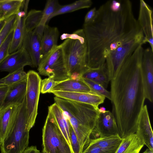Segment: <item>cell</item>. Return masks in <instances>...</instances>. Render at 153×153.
Here are the masks:
<instances>
[{"mask_svg":"<svg viewBox=\"0 0 153 153\" xmlns=\"http://www.w3.org/2000/svg\"><path fill=\"white\" fill-rule=\"evenodd\" d=\"M89 68L102 66L129 55L145 43L143 31L129 0H109L97 10L91 23L83 25Z\"/></svg>","mask_w":153,"mask_h":153,"instance_id":"obj_1","label":"cell"},{"mask_svg":"<svg viewBox=\"0 0 153 153\" xmlns=\"http://www.w3.org/2000/svg\"><path fill=\"white\" fill-rule=\"evenodd\" d=\"M143 51L142 45H139L111 81L112 113L122 139L135 133L144 105L146 98L141 71Z\"/></svg>","mask_w":153,"mask_h":153,"instance_id":"obj_2","label":"cell"},{"mask_svg":"<svg viewBox=\"0 0 153 153\" xmlns=\"http://www.w3.org/2000/svg\"><path fill=\"white\" fill-rule=\"evenodd\" d=\"M54 100L72 127L83 150L89 143L99 114L98 110L90 104L57 97Z\"/></svg>","mask_w":153,"mask_h":153,"instance_id":"obj_3","label":"cell"},{"mask_svg":"<svg viewBox=\"0 0 153 153\" xmlns=\"http://www.w3.org/2000/svg\"><path fill=\"white\" fill-rule=\"evenodd\" d=\"M61 39H66L61 44L67 74L70 79L80 80L82 75L89 68L87 65V46L83 29L72 33H64Z\"/></svg>","mask_w":153,"mask_h":153,"instance_id":"obj_4","label":"cell"},{"mask_svg":"<svg viewBox=\"0 0 153 153\" xmlns=\"http://www.w3.org/2000/svg\"><path fill=\"white\" fill-rule=\"evenodd\" d=\"M33 127L26 114L25 96L20 104L0 146L1 153H22L28 147L29 131Z\"/></svg>","mask_w":153,"mask_h":153,"instance_id":"obj_5","label":"cell"},{"mask_svg":"<svg viewBox=\"0 0 153 153\" xmlns=\"http://www.w3.org/2000/svg\"><path fill=\"white\" fill-rule=\"evenodd\" d=\"M43 153H73L51 111L48 114L42 129Z\"/></svg>","mask_w":153,"mask_h":153,"instance_id":"obj_6","label":"cell"},{"mask_svg":"<svg viewBox=\"0 0 153 153\" xmlns=\"http://www.w3.org/2000/svg\"><path fill=\"white\" fill-rule=\"evenodd\" d=\"M37 68L40 74L53 78L55 81L61 82L70 79L66 71L61 44L41 59Z\"/></svg>","mask_w":153,"mask_h":153,"instance_id":"obj_7","label":"cell"},{"mask_svg":"<svg viewBox=\"0 0 153 153\" xmlns=\"http://www.w3.org/2000/svg\"><path fill=\"white\" fill-rule=\"evenodd\" d=\"M41 80L36 71L30 70L27 73L25 95L26 114L29 123L33 127L37 114Z\"/></svg>","mask_w":153,"mask_h":153,"instance_id":"obj_8","label":"cell"},{"mask_svg":"<svg viewBox=\"0 0 153 153\" xmlns=\"http://www.w3.org/2000/svg\"><path fill=\"white\" fill-rule=\"evenodd\" d=\"M44 26L39 25L31 31H25L22 47L27 52L35 67L38 68L41 60V42Z\"/></svg>","mask_w":153,"mask_h":153,"instance_id":"obj_9","label":"cell"},{"mask_svg":"<svg viewBox=\"0 0 153 153\" xmlns=\"http://www.w3.org/2000/svg\"><path fill=\"white\" fill-rule=\"evenodd\" d=\"M142 75L145 98L153 100V51L151 48L144 50L141 64Z\"/></svg>","mask_w":153,"mask_h":153,"instance_id":"obj_10","label":"cell"},{"mask_svg":"<svg viewBox=\"0 0 153 153\" xmlns=\"http://www.w3.org/2000/svg\"><path fill=\"white\" fill-rule=\"evenodd\" d=\"M119 134L116 121L112 113L106 111L105 113H99L95 126L91 136L94 139Z\"/></svg>","mask_w":153,"mask_h":153,"instance_id":"obj_11","label":"cell"},{"mask_svg":"<svg viewBox=\"0 0 153 153\" xmlns=\"http://www.w3.org/2000/svg\"><path fill=\"white\" fill-rule=\"evenodd\" d=\"M29 65L33 67L30 57L27 51L22 47L10 54L0 63V71L11 73Z\"/></svg>","mask_w":153,"mask_h":153,"instance_id":"obj_12","label":"cell"},{"mask_svg":"<svg viewBox=\"0 0 153 153\" xmlns=\"http://www.w3.org/2000/svg\"><path fill=\"white\" fill-rule=\"evenodd\" d=\"M153 10L143 0L140 1L138 23L143 32L145 43H149L153 51Z\"/></svg>","mask_w":153,"mask_h":153,"instance_id":"obj_13","label":"cell"},{"mask_svg":"<svg viewBox=\"0 0 153 153\" xmlns=\"http://www.w3.org/2000/svg\"><path fill=\"white\" fill-rule=\"evenodd\" d=\"M135 134L144 145L153 152V132L146 105H144L140 113Z\"/></svg>","mask_w":153,"mask_h":153,"instance_id":"obj_14","label":"cell"},{"mask_svg":"<svg viewBox=\"0 0 153 153\" xmlns=\"http://www.w3.org/2000/svg\"><path fill=\"white\" fill-rule=\"evenodd\" d=\"M51 93L56 97L60 98L91 105L97 110L99 109V105L104 102L105 98L104 96L90 93L62 91H54Z\"/></svg>","mask_w":153,"mask_h":153,"instance_id":"obj_15","label":"cell"},{"mask_svg":"<svg viewBox=\"0 0 153 153\" xmlns=\"http://www.w3.org/2000/svg\"><path fill=\"white\" fill-rule=\"evenodd\" d=\"M27 7L22 8L16 14V24L10 45V54L15 52L22 47L25 31V20L27 13Z\"/></svg>","mask_w":153,"mask_h":153,"instance_id":"obj_16","label":"cell"},{"mask_svg":"<svg viewBox=\"0 0 153 153\" xmlns=\"http://www.w3.org/2000/svg\"><path fill=\"white\" fill-rule=\"evenodd\" d=\"M22 101L2 107L0 109V146L2 143L8 128L17 113L19 105Z\"/></svg>","mask_w":153,"mask_h":153,"instance_id":"obj_17","label":"cell"},{"mask_svg":"<svg viewBox=\"0 0 153 153\" xmlns=\"http://www.w3.org/2000/svg\"><path fill=\"white\" fill-rule=\"evenodd\" d=\"M59 36L57 27H51L47 24L45 25L41 42V59L57 45Z\"/></svg>","mask_w":153,"mask_h":153,"instance_id":"obj_18","label":"cell"},{"mask_svg":"<svg viewBox=\"0 0 153 153\" xmlns=\"http://www.w3.org/2000/svg\"><path fill=\"white\" fill-rule=\"evenodd\" d=\"M27 78L8 86V90L2 107L16 103L23 100L26 95Z\"/></svg>","mask_w":153,"mask_h":153,"instance_id":"obj_19","label":"cell"},{"mask_svg":"<svg viewBox=\"0 0 153 153\" xmlns=\"http://www.w3.org/2000/svg\"><path fill=\"white\" fill-rule=\"evenodd\" d=\"M122 140L119 134H117L90 139L89 143L97 146L106 153H115Z\"/></svg>","mask_w":153,"mask_h":153,"instance_id":"obj_20","label":"cell"},{"mask_svg":"<svg viewBox=\"0 0 153 153\" xmlns=\"http://www.w3.org/2000/svg\"><path fill=\"white\" fill-rule=\"evenodd\" d=\"M54 91L90 93L88 86L82 80L68 79L60 82L54 87L50 93Z\"/></svg>","mask_w":153,"mask_h":153,"instance_id":"obj_21","label":"cell"},{"mask_svg":"<svg viewBox=\"0 0 153 153\" xmlns=\"http://www.w3.org/2000/svg\"><path fill=\"white\" fill-rule=\"evenodd\" d=\"M82 78L97 83L105 88H107L110 81L105 63L98 68H89L82 75Z\"/></svg>","mask_w":153,"mask_h":153,"instance_id":"obj_22","label":"cell"},{"mask_svg":"<svg viewBox=\"0 0 153 153\" xmlns=\"http://www.w3.org/2000/svg\"><path fill=\"white\" fill-rule=\"evenodd\" d=\"M144 145L135 134H131L123 139L115 153H139Z\"/></svg>","mask_w":153,"mask_h":153,"instance_id":"obj_23","label":"cell"},{"mask_svg":"<svg viewBox=\"0 0 153 153\" xmlns=\"http://www.w3.org/2000/svg\"><path fill=\"white\" fill-rule=\"evenodd\" d=\"M48 109L52 112L63 134L71 146L69 122L65 118L62 110L56 103L49 106Z\"/></svg>","mask_w":153,"mask_h":153,"instance_id":"obj_24","label":"cell"},{"mask_svg":"<svg viewBox=\"0 0 153 153\" xmlns=\"http://www.w3.org/2000/svg\"><path fill=\"white\" fill-rule=\"evenodd\" d=\"M25 0H0V14L6 19L16 14L21 10Z\"/></svg>","mask_w":153,"mask_h":153,"instance_id":"obj_25","label":"cell"},{"mask_svg":"<svg viewBox=\"0 0 153 153\" xmlns=\"http://www.w3.org/2000/svg\"><path fill=\"white\" fill-rule=\"evenodd\" d=\"M92 4V1L91 0H79L70 4L61 5L60 7L49 17L47 22L52 18L57 15L82 9L89 8L91 6Z\"/></svg>","mask_w":153,"mask_h":153,"instance_id":"obj_26","label":"cell"},{"mask_svg":"<svg viewBox=\"0 0 153 153\" xmlns=\"http://www.w3.org/2000/svg\"><path fill=\"white\" fill-rule=\"evenodd\" d=\"M42 10L32 9L27 13L25 20V31H33L39 24L42 16Z\"/></svg>","mask_w":153,"mask_h":153,"instance_id":"obj_27","label":"cell"},{"mask_svg":"<svg viewBox=\"0 0 153 153\" xmlns=\"http://www.w3.org/2000/svg\"><path fill=\"white\" fill-rule=\"evenodd\" d=\"M58 0H48L43 11L42 17L39 25L44 26L49 17L61 7Z\"/></svg>","mask_w":153,"mask_h":153,"instance_id":"obj_28","label":"cell"},{"mask_svg":"<svg viewBox=\"0 0 153 153\" xmlns=\"http://www.w3.org/2000/svg\"><path fill=\"white\" fill-rule=\"evenodd\" d=\"M27 77V73L24 68L20 69L11 73H9L4 77L0 79L5 85L9 86L15 83L21 81Z\"/></svg>","mask_w":153,"mask_h":153,"instance_id":"obj_29","label":"cell"},{"mask_svg":"<svg viewBox=\"0 0 153 153\" xmlns=\"http://www.w3.org/2000/svg\"><path fill=\"white\" fill-rule=\"evenodd\" d=\"M16 14L6 19L5 24L0 32V47L9 34L14 29L17 22Z\"/></svg>","mask_w":153,"mask_h":153,"instance_id":"obj_30","label":"cell"},{"mask_svg":"<svg viewBox=\"0 0 153 153\" xmlns=\"http://www.w3.org/2000/svg\"><path fill=\"white\" fill-rule=\"evenodd\" d=\"M82 79L89 87L91 90L90 93L104 96L111 100L110 92L107 91L102 86L86 79L82 78Z\"/></svg>","mask_w":153,"mask_h":153,"instance_id":"obj_31","label":"cell"},{"mask_svg":"<svg viewBox=\"0 0 153 153\" xmlns=\"http://www.w3.org/2000/svg\"><path fill=\"white\" fill-rule=\"evenodd\" d=\"M14 30L9 34L0 47V64L10 54L9 50Z\"/></svg>","mask_w":153,"mask_h":153,"instance_id":"obj_32","label":"cell"},{"mask_svg":"<svg viewBox=\"0 0 153 153\" xmlns=\"http://www.w3.org/2000/svg\"><path fill=\"white\" fill-rule=\"evenodd\" d=\"M60 82L55 81L53 78L50 77L42 80L40 85V92L43 94L50 93L52 89Z\"/></svg>","mask_w":153,"mask_h":153,"instance_id":"obj_33","label":"cell"},{"mask_svg":"<svg viewBox=\"0 0 153 153\" xmlns=\"http://www.w3.org/2000/svg\"><path fill=\"white\" fill-rule=\"evenodd\" d=\"M69 123L70 141L73 152V153H82L80 146L76 134L69 122Z\"/></svg>","mask_w":153,"mask_h":153,"instance_id":"obj_34","label":"cell"},{"mask_svg":"<svg viewBox=\"0 0 153 153\" xmlns=\"http://www.w3.org/2000/svg\"><path fill=\"white\" fill-rule=\"evenodd\" d=\"M97 14V10L94 7L90 10L86 14L83 25H87L92 23L95 19Z\"/></svg>","mask_w":153,"mask_h":153,"instance_id":"obj_35","label":"cell"},{"mask_svg":"<svg viewBox=\"0 0 153 153\" xmlns=\"http://www.w3.org/2000/svg\"><path fill=\"white\" fill-rule=\"evenodd\" d=\"M82 153H106L97 146L89 143Z\"/></svg>","mask_w":153,"mask_h":153,"instance_id":"obj_36","label":"cell"},{"mask_svg":"<svg viewBox=\"0 0 153 153\" xmlns=\"http://www.w3.org/2000/svg\"><path fill=\"white\" fill-rule=\"evenodd\" d=\"M8 89L9 86L6 85L0 86V109L2 106Z\"/></svg>","mask_w":153,"mask_h":153,"instance_id":"obj_37","label":"cell"},{"mask_svg":"<svg viewBox=\"0 0 153 153\" xmlns=\"http://www.w3.org/2000/svg\"><path fill=\"white\" fill-rule=\"evenodd\" d=\"M22 153H41L38 150L36 146H32L28 147Z\"/></svg>","mask_w":153,"mask_h":153,"instance_id":"obj_38","label":"cell"},{"mask_svg":"<svg viewBox=\"0 0 153 153\" xmlns=\"http://www.w3.org/2000/svg\"><path fill=\"white\" fill-rule=\"evenodd\" d=\"M6 19L0 22V32L5 24Z\"/></svg>","mask_w":153,"mask_h":153,"instance_id":"obj_39","label":"cell"},{"mask_svg":"<svg viewBox=\"0 0 153 153\" xmlns=\"http://www.w3.org/2000/svg\"><path fill=\"white\" fill-rule=\"evenodd\" d=\"M106 111L105 108L103 107H100L98 109V111L99 113H105Z\"/></svg>","mask_w":153,"mask_h":153,"instance_id":"obj_40","label":"cell"},{"mask_svg":"<svg viewBox=\"0 0 153 153\" xmlns=\"http://www.w3.org/2000/svg\"><path fill=\"white\" fill-rule=\"evenodd\" d=\"M142 153H153V152H152L148 148Z\"/></svg>","mask_w":153,"mask_h":153,"instance_id":"obj_41","label":"cell"},{"mask_svg":"<svg viewBox=\"0 0 153 153\" xmlns=\"http://www.w3.org/2000/svg\"><path fill=\"white\" fill-rule=\"evenodd\" d=\"M6 19L3 15L0 14V22L3 20Z\"/></svg>","mask_w":153,"mask_h":153,"instance_id":"obj_42","label":"cell"},{"mask_svg":"<svg viewBox=\"0 0 153 153\" xmlns=\"http://www.w3.org/2000/svg\"><path fill=\"white\" fill-rule=\"evenodd\" d=\"M4 85L3 82L0 80V86Z\"/></svg>","mask_w":153,"mask_h":153,"instance_id":"obj_43","label":"cell"}]
</instances>
